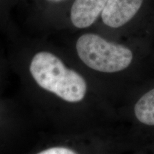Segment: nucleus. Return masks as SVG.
Here are the masks:
<instances>
[{
    "label": "nucleus",
    "instance_id": "nucleus-6",
    "mask_svg": "<svg viewBox=\"0 0 154 154\" xmlns=\"http://www.w3.org/2000/svg\"><path fill=\"white\" fill-rule=\"evenodd\" d=\"M35 13L63 15L73 0H31Z\"/></svg>",
    "mask_w": 154,
    "mask_h": 154
},
{
    "label": "nucleus",
    "instance_id": "nucleus-4",
    "mask_svg": "<svg viewBox=\"0 0 154 154\" xmlns=\"http://www.w3.org/2000/svg\"><path fill=\"white\" fill-rule=\"evenodd\" d=\"M143 0H108L99 21L111 30L124 29L134 20Z\"/></svg>",
    "mask_w": 154,
    "mask_h": 154
},
{
    "label": "nucleus",
    "instance_id": "nucleus-5",
    "mask_svg": "<svg viewBox=\"0 0 154 154\" xmlns=\"http://www.w3.org/2000/svg\"><path fill=\"white\" fill-rule=\"evenodd\" d=\"M108 0H73L63 15L73 27L90 28L99 22Z\"/></svg>",
    "mask_w": 154,
    "mask_h": 154
},
{
    "label": "nucleus",
    "instance_id": "nucleus-2",
    "mask_svg": "<svg viewBox=\"0 0 154 154\" xmlns=\"http://www.w3.org/2000/svg\"><path fill=\"white\" fill-rule=\"evenodd\" d=\"M29 71L40 87L54 94L64 101H82L87 92L84 77L67 68L62 60L49 51H40L32 58Z\"/></svg>",
    "mask_w": 154,
    "mask_h": 154
},
{
    "label": "nucleus",
    "instance_id": "nucleus-7",
    "mask_svg": "<svg viewBox=\"0 0 154 154\" xmlns=\"http://www.w3.org/2000/svg\"><path fill=\"white\" fill-rule=\"evenodd\" d=\"M37 154H78L73 150L66 147H53L42 151Z\"/></svg>",
    "mask_w": 154,
    "mask_h": 154
},
{
    "label": "nucleus",
    "instance_id": "nucleus-8",
    "mask_svg": "<svg viewBox=\"0 0 154 154\" xmlns=\"http://www.w3.org/2000/svg\"><path fill=\"white\" fill-rule=\"evenodd\" d=\"M16 0H0V13H5L10 9Z\"/></svg>",
    "mask_w": 154,
    "mask_h": 154
},
{
    "label": "nucleus",
    "instance_id": "nucleus-1",
    "mask_svg": "<svg viewBox=\"0 0 154 154\" xmlns=\"http://www.w3.org/2000/svg\"><path fill=\"white\" fill-rule=\"evenodd\" d=\"M146 47L139 50L95 32L82 34L75 44L77 55L88 68L109 76L128 74L137 87L154 78V62Z\"/></svg>",
    "mask_w": 154,
    "mask_h": 154
},
{
    "label": "nucleus",
    "instance_id": "nucleus-3",
    "mask_svg": "<svg viewBox=\"0 0 154 154\" xmlns=\"http://www.w3.org/2000/svg\"><path fill=\"white\" fill-rule=\"evenodd\" d=\"M128 116L140 145L154 141V78L129 93Z\"/></svg>",
    "mask_w": 154,
    "mask_h": 154
}]
</instances>
